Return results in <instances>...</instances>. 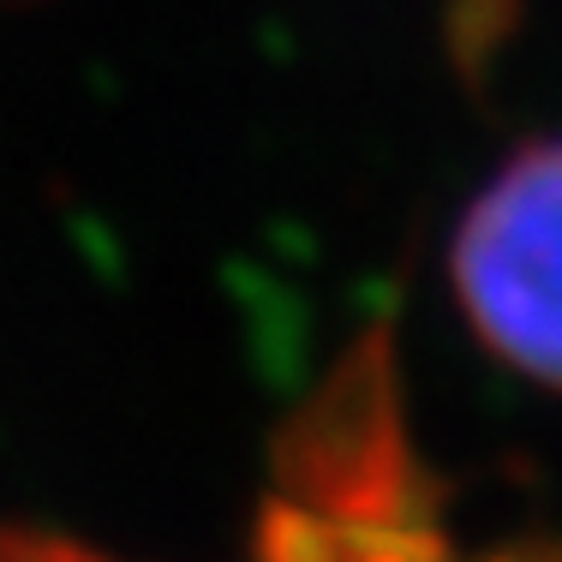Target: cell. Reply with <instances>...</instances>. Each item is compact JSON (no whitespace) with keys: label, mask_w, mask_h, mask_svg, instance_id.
<instances>
[{"label":"cell","mask_w":562,"mask_h":562,"mask_svg":"<svg viewBox=\"0 0 562 562\" xmlns=\"http://www.w3.org/2000/svg\"><path fill=\"white\" fill-rule=\"evenodd\" d=\"M341 413L312 431L300 497L270 520V562H461L413 508V467L378 371L341 383Z\"/></svg>","instance_id":"obj_1"},{"label":"cell","mask_w":562,"mask_h":562,"mask_svg":"<svg viewBox=\"0 0 562 562\" xmlns=\"http://www.w3.org/2000/svg\"><path fill=\"white\" fill-rule=\"evenodd\" d=\"M454 293L473 336L562 390V138L527 144L454 234Z\"/></svg>","instance_id":"obj_2"},{"label":"cell","mask_w":562,"mask_h":562,"mask_svg":"<svg viewBox=\"0 0 562 562\" xmlns=\"http://www.w3.org/2000/svg\"><path fill=\"white\" fill-rule=\"evenodd\" d=\"M0 562H109V557H90V551L60 544V539H24V532H0Z\"/></svg>","instance_id":"obj_3"}]
</instances>
